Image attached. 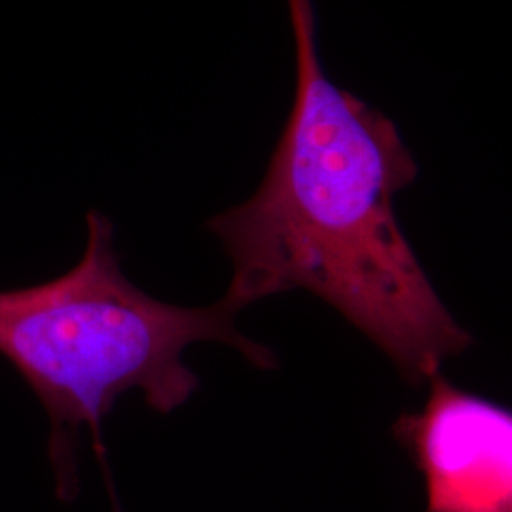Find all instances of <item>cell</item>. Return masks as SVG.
I'll list each match as a JSON object with an SVG mask.
<instances>
[{"instance_id": "3957f363", "label": "cell", "mask_w": 512, "mask_h": 512, "mask_svg": "<svg viewBox=\"0 0 512 512\" xmlns=\"http://www.w3.org/2000/svg\"><path fill=\"white\" fill-rule=\"evenodd\" d=\"M420 412L393 433L425 480L427 512H512V414L448 382L429 380Z\"/></svg>"}, {"instance_id": "6da1fadb", "label": "cell", "mask_w": 512, "mask_h": 512, "mask_svg": "<svg viewBox=\"0 0 512 512\" xmlns=\"http://www.w3.org/2000/svg\"><path fill=\"white\" fill-rule=\"evenodd\" d=\"M293 109L247 202L207 222L232 262L228 296L247 308L304 289L340 311L399 368L427 382L473 336L444 306L395 215L418 165L397 126L330 80L311 0H287Z\"/></svg>"}, {"instance_id": "7a4b0ae2", "label": "cell", "mask_w": 512, "mask_h": 512, "mask_svg": "<svg viewBox=\"0 0 512 512\" xmlns=\"http://www.w3.org/2000/svg\"><path fill=\"white\" fill-rule=\"evenodd\" d=\"M86 226L84 255L69 272L0 291V357L18 370L48 414V458L63 499L78 490L82 429L99 435L122 395L141 391L160 414L190 401L200 387L184 363L192 344L220 342L258 368L277 366L270 349L239 332L241 308L228 296L207 308L162 302L124 274L112 220L92 209Z\"/></svg>"}]
</instances>
